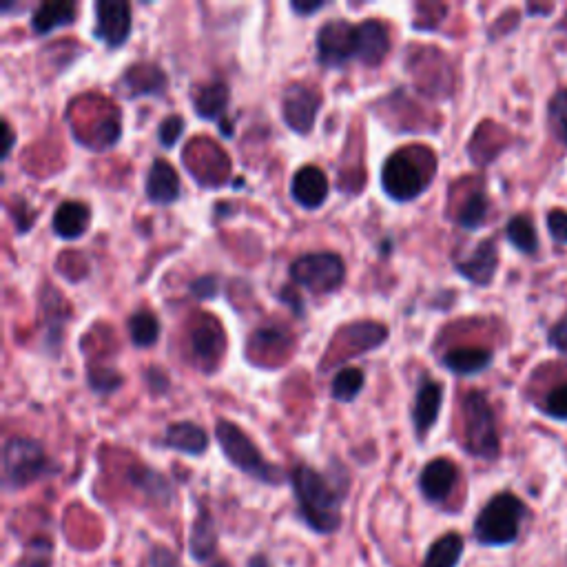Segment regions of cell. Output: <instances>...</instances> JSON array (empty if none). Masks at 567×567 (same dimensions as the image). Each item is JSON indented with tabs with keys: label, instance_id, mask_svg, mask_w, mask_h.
<instances>
[{
	"label": "cell",
	"instance_id": "cell-1",
	"mask_svg": "<svg viewBox=\"0 0 567 567\" xmlns=\"http://www.w3.org/2000/svg\"><path fill=\"white\" fill-rule=\"evenodd\" d=\"M293 490L304 521L313 530L331 534L342 523V497L333 481L308 466H297L291 474Z\"/></svg>",
	"mask_w": 567,
	"mask_h": 567
},
{
	"label": "cell",
	"instance_id": "cell-2",
	"mask_svg": "<svg viewBox=\"0 0 567 567\" xmlns=\"http://www.w3.org/2000/svg\"><path fill=\"white\" fill-rule=\"evenodd\" d=\"M435 156L428 149H399L384 162L381 189L395 202L417 200L430 184Z\"/></svg>",
	"mask_w": 567,
	"mask_h": 567
},
{
	"label": "cell",
	"instance_id": "cell-3",
	"mask_svg": "<svg viewBox=\"0 0 567 567\" xmlns=\"http://www.w3.org/2000/svg\"><path fill=\"white\" fill-rule=\"evenodd\" d=\"M215 437H218L220 448L224 452V457L229 459L237 470H242L249 477L268 483V486H280L284 481V470L275 463L266 461L262 457L260 448L255 446L251 437L246 432L233 424V421L218 419V426H215Z\"/></svg>",
	"mask_w": 567,
	"mask_h": 567
},
{
	"label": "cell",
	"instance_id": "cell-4",
	"mask_svg": "<svg viewBox=\"0 0 567 567\" xmlns=\"http://www.w3.org/2000/svg\"><path fill=\"white\" fill-rule=\"evenodd\" d=\"M51 472V463L36 439L12 437L3 448V483L9 490L27 488Z\"/></svg>",
	"mask_w": 567,
	"mask_h": 567
},
{
	"label": "cell",
	"instance_id": "cell-5",
	"mask_svg": "<svg viewBox=\"0 0 567 567\" xmlns=\"http://www.w3.org/2000/svg\"><path fill=\"white\" fill-rule=\"evenodd\" d=\"M521 519L523 503L514 494L503 492L481 510L474 523V534L483 545H508L517 539Z\"/></svg>",
	"mask_w": 567,
	"mask_h": 567
},
{
	"label": "cell",
	"instance_id": "cell-6",
	"mask_svg": "<svg viewBox=\"0 0 567 567\" xmlns=\"http://www.w3.org/2000/svg\"><path fill=\"white\" fill-rule=\"evenodd\" d=\"M463 424H466V448L470 455L494 459L499 455V432L494 424V412L481 393L463 397Z\"/></svg>",
	"mask_w": 567,
	"mask_h": 567
},
{
	"label": "cell",
	"instance_id": "cell-7",
	"mask_svg": "<svg viewBox=\"0 0 567 567\" xmlns=\"http://www.w3.org/2000/svg\"><path fill=\"white\" fill-rule=\"evenodd\" d=\"M288 275H291V280L297 286L308 288V291L317 295H326L342 286L346 277V266L342 257L331 251L306 253L297 257L291 264Z\"/></svg>",
	"mask_w": 567,
	"mask_h": 567
},
{
	"label": "cell",
	"instance_id": "cell-8",
	"mask_svg": "<svg viewBox=\"0 0 567 567\" xmlns=\"http://www.w3.org/2000/svg\"><path fill=\"white\" fill-rule=\"evenodd\" d=\"M317 63L324 67H344L350 60H357V25L348 20H328L319 27L317 38Z\"/></svg>",
	"mask_w": 567,
	"mask_h": 567
},
{
	"label": "cell",
	"instance_id": "cell-9",
	"mask_svg": "<svg viewBox=\"0 0 567 567\" xmlns=\"http://www.w3.org/2000/svg\"><path fill=\"white\" fill-rule=\"evenodd\" d=\"M96 25L94 38L109 49H118L129 40L131 34V5L127 0H96Z\"/></svg>",
	"mask_w": 567,
	"mask_h": 567
},
{
	"label": "cell",
	"instance_id": "cell-10",
	"mask_svg": "<svg viewBox=\"0 0 567 567\" xmlns=\"http://www.w3.org/2000/svg\"><path fill=\"white\" fill-rule=\"evenodd\" d=\"M322 96L304 82H293L284 89L282 118L295 133H311L315 127Z\"/></svg>",
	"mask_w": 567,
	"mask_h": 567
},
{
	"label": "cell",
	"instance_id": "cell-11",
	"mask_svg": "<svg viewBox=\"0 0 567 567\" xmlns=\"http://www.w3.org/2000/svg\"><path fill=\"white\" fill-rule=\"evenodd\" d=\"M441 401H443L441 384H437V381L430 379L428 375L421 377L415 395V404H412V426H415L419 439H424L432 430V426L437 424Z\"/></svg>",
	"mask_w": 567,
	"mask_h": 567
},
{
	"label": "cell",
	"instance_id": "cell-12",
	"mask_svg": "<svg viewBox=\"0 0 567 567\" xmlns=\"http://www.w3.org/2000/svg\"><path fill=\"white\" fill-rule=\"evenodd\" d=\"M328 191H331V184H328L326 173L313 167V164L295 171L291 180L293 200L306 211H315L319 206H324V202L328 200Z\"/></svg>",
	"mask_w": 567,
	"mask_h": 567
},
{
	"label": "cell",
	"instance_id": "cell-13",
	"mask_svg": "<svg viewBox=\"0 0 567 567\" xmlns=\"http://www.w3.org/2000/svg\"><path fill=\"white\" fill-rule=\"evenodd\" d=\"M189 342L195 362H198L202 368L211 370L220 362V357L224 353V333L220 324L215 322V317H204L191 331Z\"/></svg>",
	"mask_w": 567,
	"mask_h": 567
},
{
	"label": "cell",
	"instance_id": "cell-14",
	"mask_svg": "<svg viewBox=\"0 0 567 567\" xmlns=\"http://www.w3.org/2000/svg\"><path fill=\"white\" fill-rule=\"evenodd\" d=\"M457 483V466L446 457L432 459L419 474L421 494L432 503H439L450 497L452 488Z\"/></svg>",
	"mask_w": 567,
	"mask_h": 567
},
{
	"label": "cell",
	"instance_id": "cell-15",
	"mask_svg": "<svg viewBox=\"0 0 567 567\" xmlns=\"http://www.w3.org/2000/svg\"><path fill=\"white\" fill-rule=\"evenodd\" d=\"M357 47L359 63L377 67L390 51V36L386 25L373 18L364 20V23H357Z\"/></svg>",
	"mask_w": 567,
	"mask_h": 567
},
{
	"label": "cell",
	"instance_id": "cell-16",
	"mask_svg": "<svg viewBox=\"0 0 567 567\" xmlns=\"http://www.w3.org/2000/svg\"><path fill=\"white\" fill-rule=\"evenodd\" d=\"M120 91L127 94V98L164 96V91H167V76L156 65H133L122 76Z\"/></svg>",
	"mask_w": 567,
	"mask_h": 567
},
{
	"label": "cell",
	"instance_id": "cell-17",
	"mask_svg": "<svg viewBox=\"0 0 567 567\" xmlns=\"http://www.w3.org/2000/svg\"><path fill=\"white\" fill-rule=\"evenodd\" d=\"M144 193L153 204L167 206L180 198V178L167 160H153L144 182Z\"/></svg>",
	"mask_w": 567,
	"mask_h": 567
},
{
	"label": "cell",
	"instance_id": "cell-18",
	"mask_svg": "<svg viewBox=\"0 0 567 567\" xmlns=\"http://www.w3.org/2000/svg\"><path fill=\"white\" fill-rule=\"evenodd\" d=\"M162 446L184 452V455L200 457L209 448V435H206L202 426L193 424V421H175L164 432Z\"/></svg>",
	"mask_w": 567,
	"mask_h": 567
},
{
	"label": "cell",
	"instance_id": "cell-19",
	"mask_svg": "<svg viewBox=\"0 0 567 567\" xmlns=\"http://www.w3.org/2000/svg\"><path fill=\"white\" fill-rule=\"evenodd\" d=\"M91 222V213L82 202L67 200L56 209L54 220H51V229L60 237V240H78L87 233Z\"/></svg>",
	"mask_w": 567,
	"mask_h": 567
},
{
	"label": "cell",
	"instance_id": "cell-20",
	"mask_svg": "<svg viewBox=\"0 0 567 567\" xmlns=\"http://www.w3.org/2000/svg\"><path fill=\"white\" fill-rule=\"evenodd\" d=\"M457 271L466 277V280L479 286L490 284L494 273H497V244L492 240L481 242L468 260H461L457 264Z\"/></svg>",
	"mask_w": 567,
	"mask_h": 567
},
{
	"label": "cell",
	"instance_id": "cell-21",
	"mask_svg": "<svg viewBox=\"0 0 567 567\" xmlns=\"http://www.w3.org/2000/svg\"><path fill=\"white\" fill-rule=\"evenodd\" d=\"M78 5L71 0H51V3H40L32 16V29L38 36H47L54 29L67 27L76 20Z\"/></svg>",
	"mask_w": 567,
	"mask_h": 567
},
{
	"label": "cell",
	"instance_id": "cell-22",
	"mask_svg": "<svg viewBox=\"0 0 567 567\" xmlns=\"http://www.w3.org/2000/svg\"><path fill=\"white\" fill-rule=\"evenodd\" d=\"M40 308H43V315H45L47 344L58 348L60 342H63V328L67 324V317H69V308L65 304V297L60 295L56 288L45 286L43 293H40Z\"/></svg>",
	"mask_w": 567,
	"mask_h": 567
},
{
	"label": "cell",
	"instance_id": "cell-23",
	"mask_svg": "<svg viewBox=\"0 0 567 567\" xmlns=\"http://www.w3.org/2000/svg\"><path fill=\"white\" fill-rule=\"evenodd\" d=\"M492 364V353L486 348L477 346H463V348H452L443 355V366H446L450 373L470 377L479 375Z\"/></svg>",
	"mask_w": 567,
	"mask_h": 567
},
{
	"label": "cell",
	"instance_id": "cell-24",
	"mask_svg": "<svg viewBox=\"0 0 567 567\" xmlns=\"http://www.w3.org/2000/svg\"><path fill=\"white\" fill-rule=\"evenodd\" d=\"M229 98V87L222 80H213L209 85H202L198 87V91H193V107L200 118L220 122L222 113L229 107Z\"/></svg>",
	"mask_w": 567,
	"mask_h": 567
},
{
	"label": "cell",
	"instance_id": "cell-25",
	"mask_svg": "<svg viewBox=\"0 0 567 567\" xmlns=\"http://www.w3.org/2000/svg\"><path fill=\"white\" fill-rule=\"evenodd\" d=\"M215 545H218V534H215L213 517L209 512H206V508H200L198 519L193 521L191 543H189V550L193 554V559L206 561L215 552Z\"/></svg>",
	"mask_w": 567,
	"mask_h": 567
},
{
	"label": "cell",
	"instance_id": "cell-26",
	"mask_svg": "<svg viewBox=\"0 0 567 567\" xmlns=\"http://www.w3.org/2000/svg\"><path fill=\"white\" fill-rule=\"evenodd\" d=\"M461 554H463V536L457 532H448L430 545L421 567H457Z\"/></svg>",
	"mask_w": 567,
	"mask_h": 567
},
{
	"label": "cell",
	"instance_id": "cell-27",
	"mask_svg": "<svg viewBox=\"0 0 567 567\" xmlns=\"http://www.w3.org/2000/svg\"><path fill=\"white\" fill-rule=\"evenodd\" d=\"M129 481L136 486L138 490H142L147 497L151 499H156V501H162V503H167L171 501V483L167 481V477L164 474L156 472V470H151V468H144V466H136V468H131L129 472Z\"/></svg>",
	"mask_w": 567,
	"mask_h": 567
},
{
	"label": "cell",
	"instance_id": "cell-28",
	"mask_svg": "<svg viewBox=\"0 0 567 567\" xmlns=\"http://www.w3.org/2000/svg\"><path fill=\"white\" fill-rule=\"evenodd\" d=\"M129 337L138 348H149L158 342L160 322L151 311H136L127 319Z\"/></svg>",
	"mask_w": 567,
	"mask_h": 567
},
{
	"label": "cell",
	"instance_id": "cell-29",
	"mask_svg": "<svg viewBox=\"0 0 567 567\" xmlns=\"http://www.w3.org/2000/svg\"><path fill=\"white\" fill-rule=\"evenodd\" d=\"M366 377L359 368H342L339 373L333 377L331 384V395L333 399L342 401V404H350L359 397V393L364 390Z\"/></svg>",
	"mask_w": 567,
	"mask_h": 567
},
{
	"label": "cell",
	"instance_id": "cell-30",
	"mask_svg": "<svg viewBox=\"0 0 567 567\" xmlns=\"http://www.w3.org/2000/svg\"><path fill=\"white\" fill-rule=\"evenodd\" d=\"M488 218V198L483 193H472L459 211V224L466 231H474Z\"/></svg>",
	"mask_w": 567,
	"mask_h": 567
},
{
	"label": "cell",
	"instance_id": "cell-31",
	"mask_svg": "<svg viewBox=\"0 0 567 567\" xmlns=\"http://www.w3.org/2000/svg\"><path fill=\"white\" fill-rule=\"evenodd\" d=\"M508 240L523 253H534L536 246H539V240H536L534 224L528 218H523V215L510 220V224H508Z\"/></svg>",
	"mask_w": 567,
	"mask_h": 567
},
{
	"label": "cell",
	"instance_id": "cell-32",
	"mask_svg": "<svg viewBox=\"0 0 567 567\" xmlns=\"http://www.w3.org/2000/svg\"><path fill=\"white\" fill-rule=\"evenodd\" d=\"M550 127L554 136L567 147V89L559 91L550 102Z\"/></svg>",
	"mask_w": 567,
	"mask_h": 567
},
{
	"label": "cell",
	"instance_id": "cell-33",
	"mask_svg": "<svg viewBox=\"0 0 567 567\" xmlns=\"http://www.w3.org/2000/svg\"><path fill=\"white\" fill-rule=\"evenodd\" d=\"M87 381L94 393L98 395H107V393H116V390L122 386V377L116 373V370H105V368H91L87 373Z\"/></svg>",
	"mask_w": 567,
	"mask_h": 567
},
{
	"label": "cell",
	"instance_id": "cell-34",
	"mask_svg": "<svg viewBox=\"0 0 567 567\" xmlns=\"http://www.w3.org/2000/svg\"><path fill=\"white\" fill-rule=\"evenodd\" d=\"M184 133V118L182 116H167L162 120L158 129V140L164 149L175 147V142L182 138Z\"/></svg>",
	"mask_w": 567,
	"mask_h": 567
},
{
	"label": "cell",
	"instance_id": "cell-35",
	"mask_svg": "<svg viewBox=\"0 0 567 567\" xmlns=\"http://www.w3.org/2000/svg\"><path fill=\"white\" fill-rule=\"evenodd\" d=\"M545 410L554 419H567V384L552 390L548 401H545Z\"/></svg>",
	"mask_w": 567,
	"mask_h": 567
},
{
	"label": "cell",
	"instance_id": "cell-36",
	"mask_svg": "<svg viewBox=\"0 0 567 567\" xmlns=\"http://www.w3.org/2000/svg\"><path fill=\"white\" fill-rule=\"evenodd\" d=\"M191 293L198 297V300H211V297L218 295V277L213 275H202L191 284Z\"/></svg>",
	"mask_w": 567,
	"mask_h": 567
},
{
	"label": "cell",
	"instance_id": "cell-37",
	"mask_svg": "<svg viewBox=\"0 0 567 567\" xmlns=\"http://www.w3.org/2000/svg\"><path fill=\"white\" fill-rule=\"evenodd\" d=\"M548 229L554 240L567 244V213L565 211H552L548 215Z\"/></svg>",
	"mask_w": 567,
	"mask_h": 567
},
{
	"label": "cell",
	"instance_id": "cell-38",
	"mask_svg": "<svg viewBox=\"0 0 567 567\" xmlns=\"http://www.w3.org/2000/svg\"><path fill=\"white\" fill-rule=\"evenodd\" d=\"M147 381H149V388L153 390V393H167L169 377L164 375V370L149 368V370H147Z\"/></svg>",
	"mask_w": 567,
	"mask_h": 567
},
{
	"label": "cell",
	"instance_id": "cell-39",
	"mask_svg": "<svg viewBox=\"0 0 567 567\" xmlns=\"http://www.w3.org/2000/svg\"><path fill=\"white\" fill-rule=\"evenodd\" d=\"M151 563H153V567H182V563L178 561V556H175L167 548H156V550H153Z\"/></svg>",
	"mask_w": 567,
	"mask_h": 567
},
{
	"label": "cell",
	"instance_id": "cell-40",
	"mask_svg": "<svg viewBox=\"0 0 567 567\" xmlns=\"http://www.w3.org/2000/svg\"><path fill=\"white\" fill-rule=\"evenodd\" d=\"M328 3H324V0H313V3H300V0H293L291 3V9L297 14V16H311L315 12H319V9H324Z\"/></svg>",
	"mask_w": 567,
	"mask_h": 567
},
{
	"label": "cell",
	"instance_id": "cell-41",
	"mask_svg": "<svg viewBox=\"0 0 567 567\" xmlns=\"http://www.w3.org/2000/svg\"><path fill=\"white\" fill-rule=\"evenodd\" d=\"M280 297L282 300L293 308V313L295 315H304V304L300 302V297H297V293H295V288H291V286H286L284 291L280 293Z\"/></svg>",
	"mask_w": 567,
	"mask_h": 567
},
{
	"label": "cell",
	"instance_id": "cell-42",
	"mask_svg": "<svg viewBox=\"0 0 567 567\" xmlns=\"http://www.w3.org/2000/svg\"><path fill=\"white\" fill-rule=\"evenodd\" d=\"M550 342H552V346L559 348L561 353L567 355V324H559L556 328H552Z\"/></svg>",
	"mask_w": 567,
	"mask_h": 567
},
{
	"label": "cell",
	"instance_id": "cell-43",
	"mask_svg": "<svg viewBox=\"0 0 567 567\" xmlns=\"http://www.w3.org/2000/svg\"><path fill=\"white\" fill-rule=\"evenodd\" d=\"M0 125H3V162L9 158V153H12V149H14V140H16V136H14V129H12V125H9L7 120H3L0 122Z\"/></svg>",
	"mask_w": 567,
	"mask_h": 567
}]
</instances>
